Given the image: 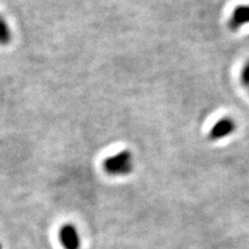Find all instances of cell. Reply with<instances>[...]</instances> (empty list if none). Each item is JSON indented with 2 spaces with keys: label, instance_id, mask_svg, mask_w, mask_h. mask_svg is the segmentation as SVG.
<instances>
[{
  "label": "cell",
  "instance_id": "cell-7",
  "mask_svg": "<svg viewBox=\"0 0 249 249\" xmlns=\"http://www.w3.org/2000/svg\"><path fill=\"white\" fill-rule=\"evenodd\" d=\"M0 249H1V245H0Z\"/></svg>",
  "mask_w": 249,
  "mask_h": 249
},
{
  "label": "cell",
  "instance_id": "cell-1",
  "mask_svg": "<svg viewBox=\"0 0 249 249\" xmlns=\"http://www.w3.org/2000/svg\"><path fill=\"white\" fill-rule=\"evenodd\" d=\"M104 170L111 176H126L133 171L132 152L124 150L111 156L104 161Z\"/></svg>",
  "mask_w": 249,
  "mask_h": 249
},
{
  "label": "cell",
  "instance_id": "cell-2",
  "mask_svg": "<svg viewBox=\"0 0 249 249\" xmlns=\"http://www.w3.org/2000/svg\"><path fill=\"white\" fill-rule=\"evenodd\" d=\"M235 128V121L233 120L232 118H222V119L218 120L217 123L213 124V128H211L209 133V139L213 140V141L223 140L234 133Z\"/></svg>",
  "mask_w": 249,
  "mask_h": 249
},
{
  "label": "cell",
  "instance_id": "cell-4",
  "mask_svg": "<svg viewBox=\"0 0 249 249\" xmlns=\"http://www.w3.org/2000/svg\"><path fill=\"white\" fill-rule=\"evenodd\" d=\"M249 23V5L236 6L230 18L229 28L232 31L241 29L245 24Z\"/></svg>",
  "mask_w": 249,
  "mask_h": 249
},
{
  "label": "cell",
  "instance_id": "cell-5",
  "mask_svg": "<svg viewBox=\"0 0 249 249\" xmlns=\"http://www.w3.org/2000/svg\"><path fill=\"white\" fill-rule=\"evenodd\" d=\"M11 29H9L8 24L6 23V21L0 17V44L6 45L11 42Z\"/></svg>",
  "mask_w": 249,
  "mask_h": 249
},
{
  "label": "cell",
  "instance_id": "cell-6",
  "mask_svg": "<svg viewBox=\"0 0 249 249\" xmlns=\"http://www.w3.org/2000/svg\"><path fill=\"white\" fill-rule=\"evenodd\" d=\"M241 83L245 87H249V60L246 62L241 71Z\"/></svg>",
  "mask_w": 249,
  "mask_h": 249
},
{
  "label": "cell",
  "instance_id": "cell-3",
  "mask_svg": "<svg viewBox=\"0 0 249 249\" xmlns=\"http://www.w3.org/2000/svg\"><path fill=\"white\" fill-rule=\"evenodd\" d=\"M59 238L62 247L65 249H79L80 248V236L75 226L66 224L60 229Z\"/></svg>",
  "mask_w": 249,
  "mask_h": 249
}]
</instances>
